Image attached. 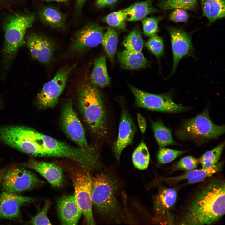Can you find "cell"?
<instances>
[{
	"label": "cell",
	"instance_id": "6da1fadb",
	"mask_svg": "<svg viewBox=\"0 0 225 225\" xmlns=\"http://www.w3.org/2000/svg\"><path fill=\"white\" fill-rule=\"evenodd\" d=\"M225 184L221 179L210 180L194 195L179 219L178 224L210 225L225 214Z\"/></svg>",
	"mask_w": 225,
	"mask_h": 225
},
{
	"label": "cell",
	"instance_id": "7a4b0ae2",
	"mask_svg": "<svg viewBox=\"0 0 225 225\" xmlns=\"http://www.w3.org/2000/svg\"><path fill=\"white\" fill-rule=\"evenodd\" d=\"M79 107L90 130L100 138L105 137L108 127L105 108L101 94L92 84L86 83L78 90Z\"/></svg>",
	"mask_w": 225,
	"mask_h": 225
},
{
	"label": "cell",
	"instance_id": "3957f363",
	"mask_svg": "<svg viewBox=\"0 0 225 225\" xmlns=\"http://www.w3.org/2000/svg\"><path fill=\"white\" fill-rule=\"evenodd\" d=\"M35 15L31 13H15L6 17L3 24L5 33L3 51L6 60L11 61L23 43L26 30L32 27Z\"/></svg>",
	"mask_w": 225,
	"mask_h": 225
},
{
	"label": "cell",
	"instance_id": "277c9868",
	"mask_svg": "<svg viewBox=\"0 0 225 225\" xmlns=\"http://www.w3.org/2000/svg\"><path fill=\"white\" fill-rule=\"evenodd\" d=\"M41 133L28 127H0V140L20 151L34 156H44L41 145Z\"/></svg>",
	"mask_w": 225,
	"mask_h": 225
},
{
	"label": "cell",
	"instance_id": "5b68a950",
	"mask_svg": "<svg viewBox=\"0 0 225 225\" xmlns=\"http://www.w3.org/2000/svg\"><path fill=\"white\" fill-rule=\"evenodd\" d=\"M117 185L115 180L104 173L98 174L92 178V205L100 213L112 214L117 210L118 203L115 197Z\"/></svg>",
	"mask_w": 225,
	"mask_h": 225
},
{
	"label": "cell",
	"instance_id": "8992f818",
	"mask_svg": "<svg viewBox=\"0 0 225 225\" xmlns=\"http://www.w3.org/2000/svg\"><path fill=\"white\" fill-rule=\"evenodd\" d=\"M225 132V126L214 124L206 110L186 121L178 132L182 139L203 141L213 139Z\"/></svg>",
	"mask_w": 225,
	"mask_h": 225
},
{
	"label": "cell",
	"instance_id": "52a82bcc",
	"mask_svg": "<svg viewBox=\"0 0 225 225\" xmlns=\"http://www.w3.org/2000/svg\"><path fill=\"white\" fill-rule=\"evenodd\" d=\"M43 183L32 172L17 167L4 170L0 181L3 192L15 194L32 189Z\"/></svg>",
	"mask_w": 225,
	"mask_h": 225
},
{
	"label": "cell",
	"instance_id": "ba28073f",
	"mask_svg": "<svg viewBox=\"0 0 225 225\" xmlns=\"http://www.w3.org/2000/svg\"><path fill=\"white\" fill-rule=\"evenodd\" d=\"M74 197L88 224L94 225L92 211L91 189L92 178L89 171L76 170L72 173Z\"/></svg>",
	"mask_w": 225,
	"mask_h": 225
},
{
	"label": "cell",
	"instance_id": "9c48e42d",
	"mask_svg": "<svg viewBox=\"0 0 225 225\" xmlns=\"http://www.w3.org/2000/svg\"><path fill=\"white\" fill-rule=\"evenodd\" d=\"M130 87L134 95L136 104L139 107L150 110L169 113L178 112L186 108L175 103L168 94H153L131 85Z\"/></svg>",
	"mask_w": 225,
	"mask_h": 225
},
{
	"label": "cell",
	"instance_id": "30bf717a",
	"mask_svg": "<svg viewBox=\"0 0 225 225\" xmlns=\"http://www.w3.org/2000/svg\"><path fill=\"white\" fill-rule=\"evenodd\" d=\"M76 65L61 68L53 78L45 84L37 97L40 108H53L57 104L65 88L68 76Z\"/></svg>",
	"mask_w": 225,
	"mask_h": 225
},
{
	"label": "cell",
	"instance_id": "8fae6325",
	"mask_svg": "<svg viewBox=\"0 0 225 225\" xmlns=\"http://www.w3.org/2000/svg\"><path fill=\"white\" fill-rule=\"evenodd\" d=\"M61 120L64 132L79 147L90 152H97L88 142L84 129L70 101L66 102L63 107Z\"/></svg>",
	"mask_w": 225,
	"mask_h": 225
},
{
	"label": "cell",
	"instance_id": "7c38bea8",
	"mask_svg": "<svg viewBox=\"0 0 225 225\" xmlns=\"http://www.w3.org/2000/svg\"><path fill=\"white\" fill-rule=\"evenodd\" d=\"M103 28L97 24L89 23L75 33L70 50L81 53L99 44L103 36Z\"/></svg>",
	"mask_w": 225,
	"mask_h": 225
},
{
	"label": "cell",
	"instance_id": "4fadbf2b",
	"mask_svg": "<svg viewBox=\"0 0 225 225\" xmlns=\"http://www.w3.org/2000/svg\"><path fill=\"white\" fill-rule=\"evenodd\" d=\"M175 188H161L155 199L154 208L158 221L164 224H172L174 216L173 210L177 198Z\"/></svg>",
	"mask_w": 225,
	"mask_h": 225
},
{
	"label": "cell",
	"instance_id": "5bb4252c",
	"mask_svg": "<svg viewBox=\"0 0 225 225\" xmlns=\"http://www.w3.org/2000/svg\"><path fill=\"white\" fill-rule=\"evenodd\" d=\"M173 55V63L170 78L175 71L180 61L187 56H193L194 48L191 36L183 30L172 28L169 30Z\"/></svg>",
	"mask_w": 225,
	"mask_h": 225
},
{
	"label": "cell",
	"instance_id": "9a60e30c",
	"mask_svg": "<svg viewBox=\"0 0 225 225\" xmlns=\"http://www.w3.org/2000/svg\"><path fill=\"white\" fill-rule=\"evenodd\" d=\"M36 200L35 198L3 191L0 194V219L20 220L21 207Z\"/></svg>",
	"mask_w": 225,
	"mask_h": 225
},
{
	"label": "cell",
	"instance_id": "2e32d148",
	"mask_svg": "<svg viewBox=\"0 0 225 225\" xmlns=\"http://www.w3.org/2000/svg\"><path fill=\"white\" fill-rule=\"evenodd\" d=\"M27 45L32 57L44 64L52 60L55 48L54 42L42 35L34 34L28 38Z\"/></svg>",
	"mask_w": 225,
	"mask_h": 225
},
{
	"label": "cell",
	"instance_id": "e0dca14e",
	"mask_svg": "<svg viewBox=\"0 0 225 225\" xmlns=\"http://www.w3.org/2000/svg\"><path fill=\"white\" fill-rule=\"evenodd\" d=\"M136 128L132 118L127 110L122 109L119 124L118 136L114 143V152L118 160L124 149L132 142Z\"/></svg>",
	"mask_w": 225,
	"mask_h": 225
},
{
	"label": "cell",
	"instance_id": "ac0fdd59",
	"mask_svg": "<svg viewBox=\"0 0 225 225\" xmlns=\"http://www.w3.org/2000/svg\"><path fill=\"white\" fill-rule=\"evenodd\" d=\"M57 208L62 224H77L82 212L74 195L65 196L60 198Z\"/></svg>",
	"mask_w": 225,
	"mask_h": 225
},
{
	"label": "cell",
	"instance_id": "d6986e66",
	"mask_svg": "<svg viewBox=\"0 0 225 225\" xmlns=\"http://www.w3.org/2000/svg\"><path fill=\"white\" fill-rule=\"evenodd\" d=\"M25 166L39 172L53 186L59 187L62 184L61 168L55 164L32 159Z\"/></svg>",
	"mask_w": 225,
	"mask_h": 225
},
{
	"label": "cell",
	"instance_id": "ffe728a7",
	"mask_svg": "<svg viewBox=\"0 0 225 225\" xmlns=\"http://www.w3.org/2000/svg\"><path fill=\"white\" fill-rule=\"evenodd\" d=\"M223 165V162L222 161L209 167L188 171L181 175L168 178L165 180L173 181L187 180L188 183L190 184L198 183L220 171L222 168Z\"/></svg>",
	"mask_w": 225,
	"mask_h": 225
},
{
	"label": "cell",
	"instance_id": "44dd1931",
	"mask_svg": "<svg viewBox=\"0 0 225 225\" xmlns=\"http://www.w3.org/2000/svg\"><path fill=\"white\" fill-rule=\"evenodd\" d=\"M152 0L135 3L122 10L128 21H136L142 20L148 15L158 12L152 4Z\"/></svg>",
	"mask_w": 225,
	"mask_h": 225
},
{
	"label": "cell",
	"instance_id": "7402d4cb",
	"mask_svg": "<svg viewBox=\"0 0 225 225\" xmlns=\"http://www.w3.org/2000/svg\"><path fill=\"white\" fill-rule=\"evenodd\" d=\"M90 79L93 84L102 88L109 85L110 79L108 73L105 56L101 55L95 60Z\"/></svg>",
	"mask_w": 225,
	"mask_h": 225
},
{
	"label": "cell",
	"instance_id": "603a6c76",
	"mask_svg": "<svg viewBox=\"0 0 225 225\" xmlns=\"http://www.w3.org/2000/svg\"><path fill=\"white\" fill-rule=\"evenodd\" d=\"M117 56L122 65L127 69L142 68L146 67L148 63L141 52H134L125 50L118 52Z\"/></svg>",
	"mask_w": 225,
	"mask_h": 225
},
{
	"label": "cell",
	"instance_id": "cb8c5ba5",
	"mask_svg": "<svg viewBox=\"0 0 225 225\" xmlns=\"http://www.w3.org/2000/svg\"><path fill=\"white\" fill-rule=\"evenodd\" d=\"M203 14L212 23L223 18L225 15V0H200Z\"/></svg>",
	"mask_w": 225,
	"mask_h": 225
},
{
	"label": "cell",
	"instance_id": "d4e9b609",
	"mask_svg": "<svg viewBox=\"0 0 225 225\" xmlns=\"http://www.w3.org/2000/svg\"><path fill=\"white\" fill-rule=\"evenodd\" d=\"M39 16L44 23L52 28H62L65 25L66 15L55 7L51 6L44 7L41 10Z\"/></svg>",
	"mask_w": 225,
	"mask_h": 225
},
{
	"label": "cell",
	"instance_id": "484cf974",
	"mask_svg": "<svg viewBox=\"0 0 225 225\" xmlns=\"http://www.w3.org/2000/svg\"><path fill=\"white\" fill-rule=\"evenodd\" d=\"M152 127L156 140L160 148L170 145H175L171 130L160 121L152 122Z\"/></svg>",
	"mask_w": 225,
	"mask_h": 225
},
{
	"label": "cell",
	"instance_id": "4316f807",
	"mask_svg": "<svg viewBox=\"0 0 225 225\" xmlns=\"http://www.w3.org/2000/svg\"><path fill=\"white\" fill-rule=\"evenodd\" d=\"M118 34L113 28L109 27L103 35L101 42L105 51L112 62L114 58L118 43Z\"/></svg>",
	"mask_w": 225,
	"mask_h": 225
},
{
	"label": "cell",
	"instance_id": "83f0119b",
	"mask_svg": "<svg viewBox=\"0 0 225 225\" xmlns=\"http://www.w3.org/2000/svg\"><path fill=\"white\" fill-rule=\"evenodd\" d=\"M150 159L148 148L142 140L133 153L132 161L134 166L139 170L146 169L148 167Z\"/></svg>",
	"mask_w": 225,
	"mask_h": 225
},
{
	"label": "cell",
	"instance_id": "f1b7e54d",
	"mask_svg": "<svg viewBox=\"0 0 225 225\" xmlns=\"http://www.w3.org/2000/svg\"><path fill=\"white\" fill-rule=\"evenodd\" d=\"M122 44L126 50L132 52H138L142 50L144 42L139 31L134 29L125 38Z\"/></svg>",
	"mask_w": 225,
	"mask_h": 225
},
{
	"label": "cell",
	"instance_id": "f546056e",
	"mask_svg": "<svg viewBox=\"0 0 225 225\" xmlns=\"http://www.w3.org/2000/svg\"><path fill=\"white\" fill-rule=\"evenodd\" d=\"M224 147V142L203 154L199 159L202 167H209L217 163L220 158Z\"/></svg>",
	"mask_w": 225,
	"mask_h": 225
},
{
	"label": "cell",
	"instance_id": "4dcf8cb0",
	"mask_svg": "<svg viewBox=\"0 0 225 225\" xmlns=\"http://www.w3.org/2000/svg\"><path fill=\"white\" fill-rule=\"evenodd\" d=\"M197 5V0H163L160 6L164 10L176 8L191 10L195 9Z\"/></svg>",
	"mask_w": 225,
	"mask_h": 225
},
{
	"label": "cell",
	"instance_id": "1f68e13d",
	"mask_svg": "<svg viewBox=\"0 0 225 225\" xmlns=\"http://www.w3.org/2000/svg\"><path fill=\"white\" fill-rule=\"evenodd\" d=\"M103 21L112 27L124 30L126 28V17L122 10L113 12L104 17Z\"/></svg>",
	"mask_w": 225,
	"mask_h": 225
},
{
	"label": "cell",
	"instance_id": "d6a6232c",
	"mask_svg": "<svg viewBox=\"0 0 225 225\" xmlns=\"http://www.w3.org/2000/svg\"><path fill=\"white\" fill-rule=\"evenodd\" d=\"M186 152L185 151L173 150L164 147L161 148L157 154L158 162L160 164L168 163Z\"/></svg>",
	"mask_w": 225,
	"mask_h": 225
},
{
	"label": "cell",
	"instance_id": "836d02e7",
	"mask_svg": "<svg viewBox=\"0 0 225 225\" xmlns=\"http://www.w3.org/2000/svg\"><path fill=\"white\" fill-rule=\"evenodd\" d=\"M146 46L158 58L162 55L164 45L163 41L161 37L158 36L152 37L146 42Z\"/></svg>",
	"mask_w": 225,
	"mask_h": 225
},
{
	"label": "cell",
	"instance_id": "e575fe53",
	"mask_svg": "<svg viewBox=\"0 0 225 225\" xmlns=\"http://www.w3.org/2000/svg\"><path fill=\"white\" fill-rule=\"evenodd\" d=\"M51 204L50 200H46L42 209L35 216L32 218L28 223L32 225L52 224L47 216Z\"/></svg>",
	"mask_w": 225,
	"mask_h": 225
},
{
	"label": "cell",
	"instance_id": "d590c367",
	"mask_svg": "<svg viewBox=\"0 0 225 225\" xmlns=\"http://www.w3.org/2000/svg\"><path fill=\"white\" fill-rule=\"evenodd\" d=\"M160 19L149 17L143 19L142 21L144 34L152 37L154 36L158 30V23Z\"/></svg>",
	"mask_w": 225,
	"mask_h": 225
},
{
	"label": "cell",
	"instance_id": "8d00e7d4",
	"mask_svg": "<svg viewBox=\"0 0 225 225\" xmlns=\"http://www.w3.org/2000/svg\"><path fill=\"white\" fill-rule=\"evenodd\" d=\"M198 161L192 156L184 157L179 161L173 166L174 170L182 169L190 171L195 169L198 165Z\"/></svg>",
	"mask_w": 225,
	"mask_h": 225
},
{
	"label": "cell",
	"instance_id": "74e56055",
	"mask_svg": "<svg viewBox=\"0 0 225 225\" xmlns=\"http://www.w3.org/2000/svg\"><path fill=\"white\" fill-rule=\"evenodd\" d=\"M188 17V14L186 10L180 8L175 9L169 16L170 20L176 22H185Z\"/></svg>",
	"mask_w": 225,
	"mask_h": 225
},
{
	"label": "cell",
	"instance_id": "f35d334b",
	"mask_svg": "<svg viewBox=\"0 0 225 225\" xmlns=\"http://www.w3.org/2000/svg\"><path fill=\"white\" fill-rule=\"evenodd\" d=\"M137 120L138 126L141 133L143 134L146 130L147 124L144 118L140 113L137 114Z\"/></svg>",
	"mask_w": 225,
	"mask_h": 225
},
{
	"label": "cell",
	"instance_id": "ab89813d",
	"mask_svg": "<svg viewBox=\"0 0 225 225\" xmlns=\"http://www.w3.org/2000/svg\"><path fill=\"white\" fill-rule=\"evenodd\" d=\"M117 1V0H104L102 7L112 5L115 3Z\"/></svg>",
	"mask_w": 225,
	"mask_h": 225
},
{
	"label": "cell",
	"instance_id": "60d3db41",
	"mask_svg": "<svg viewBox=\"0 0 225 225\" xmlns=\"http://www.w3.org/2000/svg\"><path fill=\"white\" fill-rule=\"evenodd\" d=\"M86 0H76V6L78 8L80 9L82 7Z\"/></svg>",
	"mask_w": 225,
	"mask_h": 225
},
{
	"label": "cell",
	"instance_id": "b9f144b4",
	"mask_svg": "<svg viewBox=\"0 0 225 225\" xmlns=\"http://www.w3.org/2000/svg\"><path fill=\"white\" fill-rule=\"evenodd\" d=\"M43 1L47 2H51L55 1L59 2H66L69 1V0H43Z\"/></svg>",
	"mask_w": 225,
	"mask_h": 225
},
{
	"label": "cell",
	"instance_id": "7bdbcfd3",
	"mask_svg": "<svg viewBox=\"0 0 225 225\" xmlns=\"http://www.w3.org/2000/svg\"><path fill=\"white\" fill-rule=\"evenodd\" d=\"M104 0H97L96 4L98 7L101 8Z\"/></svg>",
	"mask_w": 225,
	"mask_h": 225
},
{
	"label": "cell",
	"instance_id": "ee69618b",
	"mask_svg": "<svg viewBox=\"0 0 225 225\" xmlns=\"http://www.w3.org/2000/svg\"><path fill=\"white\" fill-rule=\"evenodd\" d=\"M4 170H0V181Z\"/></svg>",
	"mask_w": 225,
	"mask_h": 225
}]
</instances>
